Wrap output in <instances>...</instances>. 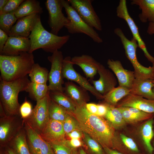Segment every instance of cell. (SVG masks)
Wrapping results in <instances>:
<instances>
[{
	"label": "cell",
	"instance_id": "6da1fadb",
	"mask_svg": "<svg viewBox=\"0 0 154 154\" xmlns=\"http://www.w3.org/2000/svg\"><path fill=\"white\" fill-rule=\"evenodd\" d=\"M85 105L77 106L73 114L82 131L97 141L103 148L114 147L117 141L115 128L103 117L89 112Z\"/></svg>",
	"mask_w": 154,
	"mask_h": 154
},
{
	"label": "cell",
	"instance_id": "7a4b0ae2",
	"mask_svg": "<svg viewBox=\"0 0 154 154\" xmlns=\"http://www.w3.org/2000/svg\"><path fill=\"white\" fill-rule=\"evenodd\" d=\"M33 53L23 52L19 55H0L1 78L10 82L29 74L35 64Z\"/></svg>",
	"mask_w": 154,
	"mask_h": 154
},
{
	"label": "cell",
	"instance_id": "3957f363",
	"mask_svg": "<svg viewBox=\"0 0 154 154\" xmlns=\"http://www.w3.org/2000/svg\"><path fill=\"white\" fill-rule=\"evenodd\" d=\"M28 38L31 44L29 52L33 53L35 50L41 48L46 52L53 53L68 42L70 36H60L48 32L42 26L40 16Z\"/></svg>",
	"mask_w": 154,
	"mask_h": 154
},
{
	"label": "cell",
	"instance_id": "277c9868",
	"mask_svg": "<svg viewBox=\"0 0 154 154\" xmlns=\"http://www.w3.org/2000/svg\"><path fill=\"white\" fill-rule=\"evenodd\" d=\"M30 82L27 76L10 82L5 81L1 78L0 102L7 115H19V94L21 92L25 91Z\"/></svg>",
	"mask_w": 154,
	"mask_h": 154
},
{
	"label": "cell",
	"instance_id": "5b68a950",
	"mask_svg": "<svg viewBox=\"0 0 154 154\" xmlns=\"http://www.w3.org/2000/svg\"><path fill=\"white\" fill-rule=\"evenodd\" d=\"M114 32L119 37L124 49L125 54L134 68L135 78L154 79V66L145 67L138 61L136 51L138 46L136 40L133 38L129 40L119 28L115 29Z\"/></svg>",
	"mask_w": 154,
	"mask_h": 154
},
{
	"label": "cell",
	"instance_id": "8992f818",
	"mask_svg": "<svg viewBox=\"0 0 154 154\" xmlns=\"http://www.w3.org/2000/svg\"><path fill=\"white\" fill-rule=\"evenodd\" d=\"M67 15L68 22L65 27L71 34L82 33L90 38L95 42L102 43V39L94 28L87 24L81 18L67 0H61Z\"/></svg>",
	"mask_w": 154,
	"mask_h": 154
},
{
	"label": "cell",
	"instance_id": "52a82bcc",
	"mask_svg": "<svg viewBox=\"0 0 154 154\" xmlns=\"http://www.w3.org/2000/svg\"><path fill=\"white\" fill-rule=\"evenodd\" d=\"M0 147L8 145L24 127L23 119L19 115H0Z\"/></svg>",
	"mask_w": 154,
	"mask_h": 154
},
{
	"label": "cell",
	"instance_id": "ba28073f",
	"mask_svg": "<svg viewBox=\"0 0 154 154\" xmlns=\"http://www.w3.org/2000/svg\"><path fill=\"white\" fill-rule=\"evenodd\" d=\"M50 100L49 93L42 99L37 101L36 105L33 109L31 115L23 119L39 134L50 119L48 112Z\"/></svg>",
	"mask_w": 154,
	"mask_h": 154
},
{
	"label": "cell",
	"instance_id": "9c48e42d",
	"mask_svg": "<svg viewBox=\"0 0 154 154\" xmlns=\"http://www.w3.org/2000/svg\"><path fill=\"white\" fill-rule=\"evenodd\" d=\"M62 52L57 50L48 57L51 64L48 74V87L50 91L64 92L63 62L64 60Z\"/></svg>",
	"mask_w": 154,
	"mask_h": 154
},
{
	"label": "cell",
	"instance_id": "30bf717a",
	"mask_svg": "<svg viewBox=\"0 0 154 154\" xmlns=\"http://www.w3.org/2000/svg\"><path fill=\"white\" fill-rule=\"evenodd\" d=\"M67 1L87 24L98 31L102 30L101 20L92 5L93 0Z\"/></svg>",
	"mask_w": 154,
	"mask_h": 154
},
{
	"label": "cell",
	"instance_id": "8fae6325",
	"mask_svg": "<svg viewBox=\"0 0 154 154\" xmlns=\"http://www.w3.org/2000/svg\"><path fill=\"white\" fill-rule=\"evenodd\" d=\"M45 5L48 12V23L51 29L50 32L58 35L60 31L68 22L62 12L63 7L61 0H47Z\"/></svg>",
	"mask_w": 154,
	"mask_h": 154
},
{
	"label": "cell",
	"instance_id": "7c38bea8",
	"mask_svg": "<svg viewBox=\"0 0 154 154\" xmlns=\"http://www.w3.org/2000/svg\"><path fill=\"white\" fill-rule=\"evenodd\" d=\"M116 12L118 17L124 20L127 23L132 34L133 38L137 42L138 47L143 51L148 60L154 65V58L148 51L146 44L140 36L138 28L129 14L126 0L119 1Z\"/></svg>",
	"mask_w": 154,
	"mask_h": 154
},
{
	"label": "cell",
	"instance_id": "4fadbf2b",
	"mask_svg": "<svg viewBox=\"0 0 154 154\" xmlns=\"http://www.w3.org/2000/svg\"><path fill=\"white\" fill-rule=\"evenodd\" d=\"M27 141L31 154H55L50 143L23 120Z\"/></svg>",
	"mask_w": 154,
	"mask_h": 154
},
{
	"label": "cell",
	"instance_id": "5bb4252c",
	"mask_svg": "<svg viewBox=\"0 0 154 154\" xmlns=\"http://www.w3.org/2000/svg\"><path fill=\"white\" fill-rule=\"evenodd\" d=\"M70 56L64 58L63 62V76L64 78L74 81L80 86L90 92L97 98L103 99V95L99 93L85 77L76 72L73 67Z\"/></svg>",
	"mask_w": 154,
	"mask_h": 154
},
{
	"label": "cell",
	"instance_id": "9a60e30c",
	"mask_svg": "<svg viewBox=\"0 0 154 154\" xmlns=\"http://www.w3.org/2000/svg\"><path fill=\"white\" fill-rule=\"evenodd\" d=\"M39 134L50 143L63 144L66 139L62 123L50 119Z\"/></svg>",
	"mask_w": 154,
	"mask_h": 154
},
{
	"label": "cell",
	"instance_id": "2e32d148",
	"mask_svg": "<svg viewBox=\"0 0 154 154\" xmlns=\"http://www.w3.org/2000/svg\"><path fill=\"white\" fill-rule=\"evenodd\" d=\"M31 45L30 40L28 37L9 36L1 55L15 56L23 52H29Z\"/></svg>",
	"mask_w": 154,
	"mask_h": 154
},
{
	"label": "cell",
	"instance_id": "e0dca14e",
	"mask_svg": "<svg viewBox=\"0 0 154 154\" xmlns=\"http://www.w3.org/2000/svg\"><path fill=\"white\" fill-rule=\"evenodd\" d=\"M98 72L99 79L97 80L91 79V81L95 89L104 96L115 87L116 81L112 73L101 64Z\"/></svg>",
	"mask_w": 154,
	"mask_h": 154
},
{
	"label": "cell",
	"instance_id": "ac0fdd59",
	"mask_svg": "<svg viewBox=\"0 0 154 154\" xmlns=\"http://www.w3.org/2000/svg\"><path fill=\"white\" fill-rule=\"evenodd\" d=\"M40 16L39 14H34L18 19L10 30L8 36L28 37Z\"/></svg>",
	"mask_w": 154,
	"mask_h": 154
},
{
	"label": "cell",
	"instance_id": "d6986e66",
	"mask_svg": "<svg viewBox=\"0 0 154 154\" xmlns=\"http://www.w3.org/2000/svg\"><path fill=\"white\" fill-rule=\"evenodd\" d=\"M107 64L116 76L119 86L130 90L135 79L134 71L125 69L118 60L109 59Z\"/></svg>",
	"mask_w": 154,
	"mask_h": 154
},
{
	"label": "cell",
	"instance_id": "ffe728a7",
	"mask_svg": "<svg viewBox=\"0 0 154 154\" xmlns=\"http://www.w3.org/2000/svg\"><path fill=\"white\" fill-rule=\"evenodd\" d=\"M117 107H132L146 112L154 113V100H150L130 94L123 98L117 104Z\"/></svg>",
	"mask_w": 154,
	"mask_h": 154
},
{
	"label": "cell",
	"instance_id": "44dd1931",
	"mask_svg": "<svg viewBox=\"0 0 154 154\" xmlns=\"http://www.w3.org/2000/svg\"><path fill=\"white\" fill-rule=\"evenodd\" d=\"M73 64L79 66L82 69L86 76L92 79L98 72L100 63L92 56L87 54L74 56L71 58Z\"/></svg>",
	"mask_w": 154,
	"mask_h": 154
},
{
	"label": "cell",
	"instance_id": "7402d4cb",
	"mask_svg": "<svg viewBox=\"0 0 154 154\" xmlns=\"http://www.w3.org/2000/svg\"><path fill=\"white\" fill-rule=\"evenodd\" d=\"M86 90L78 86L71 81L66 82L64 87V92L77 106L85 105L89 99Z\"/></svg>",
	"mask_w": 154,
	"mask_h": 154
},
{
	"label": "cell",
	"instance_id": "603a6c76",
	"mask_svg": "<svg viewBox=\"0 0 154 154\" xmlns=\"http://www.w3.org/2000/svg\"><path fill=\"white\" fill-rule=\"evenodd\" d=\"M153 79L135 78L130 90V94L153 100Z\"/></svg>",
	"mask_w": 154,
	"mask_h": 154
},
{
	"label": "cell",
	"instance_id": "cb8c5ba5",
	"mask_svg": "<svg viewBox=\"0 0 154 154\" xmlns=\"http://www.w3.org/2000/svg\"><path fill=\"white\" fill-rule=\"evenodd\" d=\"M131 3L141 10L138 17L141 22H154V0H132Z\"/></svg>",
	"mask_w": 154,
	"mask_h": 154
},
{
	"label": "cell",
	"instance_id": "d4e9b609",
	"mask_svg": "<svg viewBox=\"0 0 154 154\" xmlns=\"http://www.w3.org/2000/svg\"><path fill=\"white\" fill-rule=\"evenodd\" d=\"M43 12L40 2L36 0H24L14 13L17 19L34 14L39 15Z\"/></svg>",
	"mask_w": 154,
	"mask_h": 154
},
{
	"label": "cell",
	"instance_id": "484cf974",
	"mask_svg": "<svg viewBox=\"0 0 154 154\" xmlns=\"http://www.w3.org/2000/svg\"><path fill=\"white\" fill-rule=\"evenodd\" d=\"M16 154H31L24 127L19 132L8 145Z\"/></svg>",
	"mask_w": 154,
	"mask_h": 154
},
{
	"label": "cell",
	"instance_id": "4316f807",
	"mask_svg": "<svg viewBox=\"0 0 154 154\" xmlns=\"http://www.w3.org/2000/svg\"><path fill=\"white\" fill-rule=\"evenodd\" d=\"M51 99L72 114L77 105L64 92L50 91Z\"/></svg>",
	"mask_w": 154,
	"mask_h": 154
},
{
	"label": "cell",
	"instance_id": "83f0119b",
	"mask_svg": "<svg viewBox=\"0 0 154 154\" xmlns=\"http://www.w3.org/2000/svg\"><path fill=\"white\" fill-rule=\"evenodd\" d=\"M130 94L129 89L119 86L114 88L103 96V99L108 105L116 106L119 102Z\"/></svg>",
	"mask_w": 154,
	"mask_h": 154
},
{
	"label": "cell",
	"instance_id": "f1b7e54d",
	"mask_svg": "<svg viewBox=\"0 0 154 154\" xmlns=\"http://www.w3.org/2000/svg\"><path fill=\"white\" fill-rule=\"evenodd\" d=\"M108 110L104 116L115 129L123 127L126 123L122 115L117 107L108 104Z\"/></svg>",
	"mask_w": 154,
	"mask_h": 154
},
{
	"label": "cell",
	"instance_id": "f546056e",
	"mask_svg": "<svg viewBox=\"0 0 154 154\" xmlns=\"http://www.w3.org/2000/svg\"><path fill=\"white\" fill-rule=\"evenodd\" d=\"M153 117L148 119L142 125L141 130L142 139L145 147L150 154H152L154 149L151 144L154 136Z\"/></svg>",
	"mask_w": 154,
	"mask_h": 154
},
{
	"label": "cell",
	"instance_id": "4dcf8cb0",
	"mask_svg": "<svg viewBox=\"0 0 154 154\" xmlns=\"http://www.w3.org/2000/svg\"><path fill=\"white\" fill-rule=\"evenodd\" d=\"M49 72L46 68L35 63L29 74L31 82L39 84H46Z\"/></svg>",
	"mask_w": 154,
	"mask_h": 154
},
{
	"label": "cell",
	"instance_id": "1f68e13d",
	"mask_svg": "<svg viewBox=\"0 0 154 154\" xmlns=\"http://www.w3.org/2000/svg\"><path fill=\"white\" fill-rule=\"evenodd\" d=\"M25 91L30 97L37 101L46 96L50 92L47 84H39L30 82Z\"/></svg>",
	"mask_w": 154,
	"mask_h": 154
},
{
	"label": "cell",
	"instance_id": "d6a6232c",
	"mask_svg": "<svg viewBox=\"0 0 154 154\" xmlns=\"http://www.w3.org/2000/svg\"><path fill=\"white\" fill-rule=\"evenodd\" d=\"M48 112L50 119L63 123L70 112L55 102L50 98Z\"/></svg>",
	"mask_w": 154,
	"mask_h": 154
},
{
	"label": "cell",
	"instance_id": "836d02e7",
	"mask_svg": "<svg viewBox=\"0 0 154 154\" xmlns=\"http://www.w3.org/2000/svg\"><path fill=\"white\" fill-rule=\"evenodd\" d=\"M17 20L14 12L0 15V29L8 35L10 30Z\"/></svg>",
	"mask_w": 154,
	"mask_h": 154
},
{
	"label": "cell",
	"instance_id": "e575fe53",
	"mask_svg": "<svg viewBox=\"0 0 154 154\" xmlns=\"http://www.w3.org/2000/svg\"><path fill=\"white\" fill-rule=\"evenodd\" d=\"M83 139L84 143L92 154H104L100 145L86 133L83 132Z\"/></svg>",
	"mask_w": 154,
	"mask_h": 154
},
{
	"label": "cell",
	"instance_id": "d590c367",
	"mask_svg": "<svg viewBox=\"0 0 154 154\" xmlns=\"http://www.w3.org/2000/svg\"><path fill=\"white\" fill-rule=\"evenodd\" d=\"M62 123L66 135L74 130L81 129L78 121L70 112L69 113Z\"/></svg>",
	"mask_w": 154,
	"mask_h": 154
},
{
	"label": "cell",
	"instance_id": "8d00e7d4",
	"mask_svg": "<svg viewBox=\"0 0 154 154\" xmlns=\"http://www.w3.org/2000/svg\"><path fill=\"white\" fill-rule=\"evenodd\" d=\"M55 154H79L77 149L64 144L50 143Z\"/></svg>",
	"mask_w": 154,
	"mask_h": 154
},
{
	"label": "cell",
	"instance_id": "74e56055",
	"mask_svg": "<svg viewBox=\"0 0 154 154\" xmlns=\"http://www.w3.org/2000/svg\"><path fill=\"white\" fill-rule=\"evenodd\" d=\"M117 107L121 112L126 123H133L142 121L139 117L129 110L126 107Z\"/></svg>",
	"mask_w": 154,
	"mask_h": 154
},
{
	"label": "cell",
	"instance_id": "f35d334b",
	"mask_svg": "<svg viewBox=\"0 0 154 154\" xmlns=\"http://www.w3.org/2000/svg\"><path fill=\"white\" fill-rule=\"evenodd\" d=\"M24 1L8 0L2 11L0 12V15L14 12Z\"/></svg>",
	"mask_w": 154,
	"mask_h": 154
},
{
	"label": "cell",
	"instance_id": "ab89813d",
	"mask_svg": "<svg viewBox=\"0 0 154 154\" xmlns=\"http://www.w3.org/2000/svg\"><path fill=\"white\" fill-rule=\"evenodd\" d=\"M33 109L31 103L25 100L20 106L19 114L22 119H26L31 115Z\"/></svg>",
	"mask_w": 154,
	"mask_h": 154
},
{
	"label": "cell",
	"instance_id": "60d3db41",
	"mask_svg": "<svg viewBox=\"0 0 154 154\" xmlns=\"http://www.w3.org/2000/svg\"><path fill=\"white\" fill-rule=\"evenodd\" d=\"M120 136L122 142L128 148L134 152L139 151L136 144L132 139L123 134H120Z\"/></svg>",
	"mask_w": 154,
	"mask_h": 154
},
{
	"label": "cell",
	"instance_id": "b9f144b4",
	"mask_svg": "<svg viewBox=\"0 0 154 154\" xmlns=\"http://www.w3.org/2000/svg\"><path fill=\"white\" fill-rule=\"evenodd\" d=\"M63 144L76 149L84 146L83 143L78 139H71L70 140L66 139Z\"/></svg>",
	"mask_w": 154,
	"mask_h": 154
},
{
	"label": "cell",
	"instance_id": "7bdbcfd3",
	"mask_svg": "<svg viewBox=\"0 0 154 154\" xmlns=\"http://www.w3.org/2000/svg\"><path fill=\"white\" fill-rule=\"evenodd\" d=\"M8 35L3 30L0 29V53L1 54L4 47L6 42Z\"/></svg>",
	"mask_w": 154,
	"mask_h": 154
},
{
	"label": "cell",
	"instance_id": "ee69618b",
	"mask_svg": "<svg viewBox=\"0 0 154 154\" xmlns=\"http://www.w3.org/2000/svg\"><path fill=\"white\" fill-rule=\"evenodd\" d=\"M108 110L107 104H98V112L97 115L100 117H104Z\"/></svg>",
	"mask_w": 154,
	"mask_h": 154
},
{
	"label": "cell",
	"instance_id": "f6af8a7d",
	"mask_svg": "<svg viewBox=\"0 0 154 154\" xmlns=\"http://www.w3.org/2000/svg\"><path fill=\"white\" fill-rule=\"evenodd\" d=\"M71 139H80L83 137V131L81 129L74 130L66 135Z\"/></svg>",
	"mask_w": 154,
	"mask_h": 154
},
{
	"label": "cell",
	"instance_id": "bcb514c9",
	"mask_svg": "<svg viewBox=\"0 0 154 154\" xmlns=\"http://www.w3.org/2000/svg\"><path fill=\"white\" fill-rule=\"evenodd\" d=\"M85 107L91 113L97 115L98 112V104L93 103H86Z\"/></svg>",
	"mask_w": 154,
	"mask_h": 154
},
{
	"label": "cell",
	"instance_id": "7dc6e473",
	"mask_svg": "<svg viewBox=\"0 0 154 154\" xmlns=\"http://www.w3.org/2000/svg\"><path fill=\"white\" fill-rule=\"evenodd\" d=\"M0 154H16L8 145L0 147Z\"/></svg>",
	"mask_w": 154,
	"mask_h": 154
},
{
	"label": "cell",
	"instance_id": "c3c4849f",
	"mask_svg": "<svg viewBox=\"0 0 154 154\" xmlns=\"http://www.w3.org/2000/svg\"><path fill=\"white\" fill-rule=\"evenodd\" d=\"M147 33L149 35L154 34V22L149 23L147 30Z\"/></svg>",
	"mask_w": 154,
	"mask_h": 154
},
{
	"label": "cell",
	"instance_id": "681fc988",
	"mask_svg": "<svg viewBox=\"0 0 154 154\" xmlns=\"http://www.w3.org/2000/svg\"><path fill=\"white\" fill-rule=\"evenodd\" d=\"M103 149L107 154H122L117 151L108 147H105Z\"/></svg>",
	"mask_w": 154,
	"mask_h": 154
},
{
	"label": "cell",
	"instance_id": "f907efd6",
	"mask_svg": "<svg viewBox=\"0 0 154 154\" xmlns=\"http://www.w3.org/2000/svg\"><path fill=\"white\" fill-rule=\"evenodd\" d=\"M8 1V0H0V12L2 11Z\"/></svg>",
	"mask_w": 154,
	"mask_h": 154
},
{
	"label": "cell",
	"instance_id": "816d5d0a",
	"mask_svg": "<svg viewBox=\"0 0 154 154\" xmlns=\"http://www.w3.org/2000/svg\"><path fill=\"white\" fill-rule=\"evenodd\" d=\"M79 153V154H87L82 147L80 148Z\"/></svg>",
	"mask_w": 154,
	"mask_h": 154
},
{
	"label": "cell",
	"instance_id": "f5cc1de1",
	"mask_svg": "<svg viewBox=\"0 0 154 154\" xmlns=\"http://www.w3.org/2000/svg\"><path fill=\"white\" fill-rule=\"evenodd\" d=\"M153 84H154V86H153V92L154 93V79H153Z\"/></svg>",
	"mask_w": 154,
	"mask_h": 154
},
{
	"label": "cell",
	"instance_id": "db71d44e",
	"mask_svg": "<svg viewBox=\"0 0 154 154\" xmlns=\"http://www.w3.org/2000/svg\"><path fill=\"white\" fill-rule=\"evenodd\" d=\"M153 147H154V141L153 142Z\"/></svg>",
	"mask_w": 154,
	"mask_h": 154
},
{
	"label": "cell",
	"instance_id": "11a10c76",
	"mask_svg": "<svg viewBox=\"0 0 154 154\" xmlns=\"http://www.w3.org/2000/svg\"></svg>",
	"mask_w": 154,
	"mask_h": 154
}]
</instances>
